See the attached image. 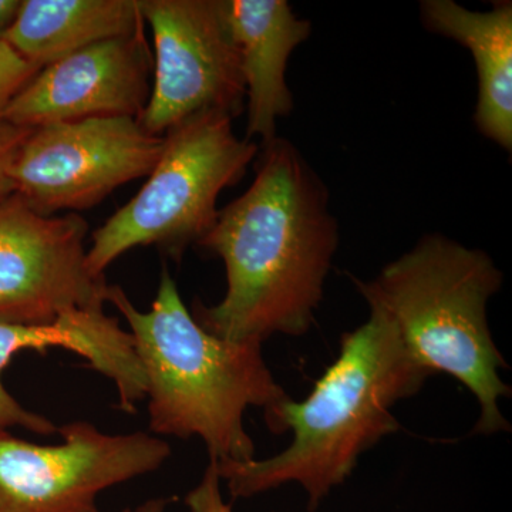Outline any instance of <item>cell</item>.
<instances>
[{"label":"cell","mask_w":512,"mask_h":512,"mask_svg":"<svg viewBox=\"0 0 512 512\" xmlns=\"http://www.w3.org/2000/svg\"><path fill=\"white\" fill-rule=\"evenodd\" d=\"M39 70L20 57L8 43L0 40V121L10 101L18 96Z\"/></svg>","instance_id":"15"},{"label":"cell","mask_w":512,"mask_h":512,"mask_svg":"<svg viewBox=\"0 0 512 512\" xmlns=\"http://www.w3.org/2000/svg\"><path fill=\"white\" fill-rule=\"evenodd\" d=\"M153 33V80L138 116L154 136L198 114L220 111L232 119L244 110L241 57L224 0H141Z\"/></svg>","instance_id":"8"},{"label":"cell","mask_w":512,"mask_h":512,"mask_svg":"<svg viewBox=\"0 0 512 512\" xmlns=\"http://www.w3.org/2000/svg\"><path fill=\"white\" fill-rule=\"evenodd\" d=\"M232 117L220 111L198 114L164 136L160 160L147 183L92 235L86 265L104 272L121 255L138 247H157L181 259L198 245L218 218L217 201L239 183L259 147L239 138Z\"/></svg>","instance_id":"5"},{"label":"cell","mask_w":512,"mask_h":512,"mask_svg":"<svg viewBox=\"0 0 512 512\" xmlns=\"http://www.w3.org/2000/svg\"><path fill=\"white\" fill-rule=\"evenodd\" d=\"M106 302L127 320L146 377L151 433L200 437L218 463L254 460L245 412L288 397L266 366L262 343L231 342L202 328L167 268L147 312L138 311L117 285H109Z\"/></svg>","instance_id":"3"},{"label":"cell","mask_w":512,"mask_h":512,"mask_svg":"<svg viewBox=\"0 0 512 512\" xmlns=\"http://www.w3.org/2000/svg\"><path fill=\"white\" fill-rule=\"evenodd\" d=\"M221 477L217 461L210 458L202 480L185 497L191 512H232L231 504L225 503L221 494Z\"/></svg>","instance_id":"16"},{"label":"cell","mask_w":512,"mask_h":512,"mask_svg":"<svg viewBox=\"0 0 512 512\" xmlns=\"http://www.w3.org/2000/svg\"><path fill=\"white\" fill-rule=\"evenodd\" d=\"M353 282L367 303L390 316L421 369L453 376L477 397L481 413L474 434L510 430L500 410V400L511 396L500 376L507 363L487 320L488 301L500 291L503 274L490 256L444 235H426L375 281Z\"/></svg>","instance_id":"4"},{"label":"cell","mask_w":512,"mask_h":512,"mask_svg":"<svg viewBox=\"0 0 512 512\" xmlns=\"http://www.w3.org/2000/svg\"><path fill=\"white\" fill-rule=\"evenodd\" d=\"M63 348L86 359L92 369L116 386L120 409L133 413L136 404L146 399V377L133 338L121 328L119 320L104 312V305L76 309L52 325L26 326L0 322V429L22 427L53 436L59 427L52 420L22 406L3 386V370L13 356L23 350Z\"/></svg>","instance_id":"11"},{"label":"cell","mask_w":512,"mask_h":512,"mask_svg":"<svg viewBox=\"0 0 512 512\" xmlns=\"http://www.w3.org/2000/svg\"><path fill=\"white\" fill-rule=\"evenodd\" d=\"M144 25L141 0H22L2 40L42 70L84 47L131 35Z\"/></svg>","instance_id":"14"},{"label":"cell","mask_w":512,"mask_h":512,"mask_svg":"<svg viewBox=\"0 0 512 512\" xmlns=\"http://www.w3.org/2000/svg\"><path fill=\"white\" fill-rule=\"evenodd\" d=\"M421 19L470 49L477 64L478 103L474 121L481 134L510 153L512 148V5L471 12L453 0H426Z\"/></svg>","instance_id":"13"},{"label":"cell","mask_w":512,"mask_h":512,"mask_svg":"<svg viewBox=\"0 0 512 512\" xmlns=\"http://www.w3.org/2000/svg\"><path fill=\"white\" fill-rule=\"evenodd\" d=\"M30 130L32 128L13 126L6 121H0V201L15 192L9 175L10 165Z\"/></svg>","instance_id":"17"},{"label":"cell","mask_w":512,"mask_h":512,"mask_svg":"<svg viewBox=\"0 0 512 512\" xmlns=\"http://www.w3.org/2000/svg\"><path fill=\"white\" fill-rule=\"evenodd\" d=\"M165 146L136 117H92L32 128L10 165L15 194L43 215L84 211L148 177Z\"/></svg>","instance_id":"7"},{"label":"cell","mask_w":512,"mask_h":512,"mask_svg":"<svg viewBox=\"0 0 512 512\" xmlns=\"http://www.w3.org/2000/svg\"><path fill=\"white\" fill-rule=\"evenodd\" d=\"M87 232L76 212L39 214L15 192L0 201V322L52 325L106 303V278L87 269Z\"/></svg>","instance_id":"9"},{"label":"cell","mask_w":512,"mask_h":512,"mask_svg":"<svg viewBox=\"0 0 512 512\" xmlns=\"http://www.w3.org/2000/svg\"><path fill=\"white\" fill-rule=\"evenodd\" d=\"M338 244L325 184L298 148L276 137L264 146L254 183L218 212L198 244L224 261L227 292L217 305L195 303L192 315L231 342L305 335Z\"/></svg>","instance_id":"1"},{"label":"cell","mask_w":512,"mask_h":512,"mask_svg":"<svg viewBox=\"0 0 512 512\" xmlns=\"http://www.w3.org/2000/svg\"><path fill=\"white\" fill-rule=\"evenodd\" d=\"M59 444L0 429V512H99L103 491L154 473L171 456L154 434L103 433L87 421L59 427Z\"/></svg>","instance_id":"6"},{"label":"cell","mask_w":512,"mask_h":512,"mask_svg":"<svg viewBox=\"0 0 512 512\" xmlns=\"http://www.w3.org/2000/svg\"><path fill=\"white\" fill-rule=\"evenodd\" d=\"M225 15L241 57L247 92L248 140L262 147L276 138V121L291 114L285 74L293 50L312 32L285 0H224Z\"/></svg>","instance_id":"12"},{"label":"cell","mask_w":512,"mask_h":512,"mask_svg":"<svg viewBox=\"0 0 512 512\" xmlns=\"http://www.w3.org/2000/svg\"><path fill=\"white\" fill-rule=\"evenodd\" d=\"M22 0H0V40L15 22Z\"/></svg>","instance_id":"18"},{"label":"cell","mask_w":512,"mask_h":512,"mask_svg":"<svg viewBox=\"0 0 512 512\" xmlns=\"http://www.w3.org/2000/svg\"><path fill=\"white\" fill-rule=\"evenodd\" d=\"M367 305L369 319L342 336L338 359L309 396L302 402L288 396L264 410L269 430L292 431L291 446L265 460L217 461L232 498L296 483L308 494L309 511H315L350 477L363 453L400 430L393 407L419 393L430 375L404 348L386 311Z\"/></svg>","instance_id":"2"},{"label":"cell","mask_w":512,"mask_h":512,"mask_svg":"<svg viewBox=\"0 0 512 512\" xmlns=\"http://www.w3.org/2000/svg\"><path fill=\"white\" fill-rule=\"evenodd\" d=\"M168 503H170V500H167V498H153V500H147L146 503L138 505L136 508H127L124 512H165Z\"/></svg>","instance_id":"19"},{"label":"cell","mask_w":512,"mask_h":512,"mask_svg":"<svg viewBox=\"0 0 512 512\" xmlns=\"http://www.w3.org/2000/svg\"><path fill=\"white\" fill-rule=\"evenodd\" d=\"M151 80L153 53L141 26L43 67L10 101L2 121L35 128L92 117L138 119L150 99Z\"/></svg>","instance_id":"10"}]
</instances>
